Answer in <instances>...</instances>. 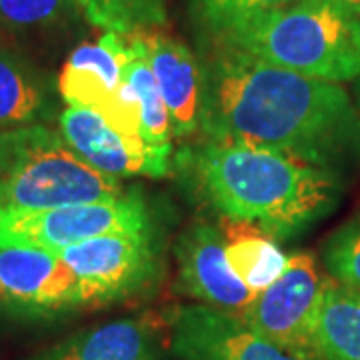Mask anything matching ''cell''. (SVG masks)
<instances>
[{
	"mask_svg": "<svg viewBox=\"0 0 360 360\" xmlns=\"http://www.w3.org/2000/svg\"><path fill=\"white\" fill-rule=\"evenodd\" d=\"M198 60L205 139L281 150L338 172L360 160V115L340 84L219 40L202 39Z\"/></svg>",
	"mask_w": 360,
	"mask_h": 360,
	"instance_id": "obj_1",
	"label": "cell"
},
{
	"mask_svg": "<svg viewBox=\"0 0 360 360\" xmlns=\"http://www.w3.org/2000/svg\"><path fill=\"white\" fill-rule=\"evenodd\" d=\"M176 168L194 194L231 222H246L274 240L307 232L345 193L342 172L304 158L238 142L184 144Z\"/></svg>",
	"mask_w": 360,
	"mask_h": 360,
	"instance_id": "obj_2",
	"label": "cell"
},
{
	"mask_svg": "<svg viewBox=\"0 0 360 360\" xmlns=\"http://www.w3.org/2000/svg\"><path fill=\"white\" fill-rule=\"evenodd\" d=\"M208 40L324 82L360 78V16L328 0H296Z\"/></svg>",
	"mask_w": 360,
	"mask_h": 360,
	"instance_id": "obj_3",
	"label": "cell"
},
{
	"mask_svg": "<svg viewBox=\"0 0 360 360\" xmlns=\"http://www.w3.org/2000/svg\"><path fill=\"white\" fill-rule=\"evenodd\" d=\"M118 179L86 165L46 124L0 132V206L58 208L116 200Z\"/></svg>",
	"mask_w": 360,
	"mask_h": 360,
	"instance_id": "obj_4",
	"label": "cell"
},
{
	"mask_svg": "<svg viewBox=\"0 0 360 360\" xmlns=\"http://www.w3.org/2000/svg\"><path fill=\"white\" fill-rule=\"evenodd\" d=\"M153 229L148 206L139 191L116 200L58 208H4L0 206V248H34L63 252L90 238Z\"/></svg>",
	"mask_w": 360,
	"mask_h": 360,
	"instance_id": "obj_5",
	"label": "cell"
},
{
	"mask_svg": "<svg viewBox=\"0 0 360 360\" xmlns=\"http://www.w3.org/2000/svg\"><path fill=\"white\" fill-rule=\"evenodd\" d=\"M328 281L309 252H295L281 278L255 295L236 316L295 359L322 360L316 347V316Z\"/></svg>",
	"mask_w": 360,
	"mask_h": 360,
	"instance_id": "obj_6",
	"label": "cell"
},
{
	"mask_svg": "<svg viewBox=\"0 0 360 360\" xmlns=\"http://www.w3.org/2000/svg\"><path fill=\"white\" fill-rule=\"evenodd\" d=\"M129 40L104 32L96 42L80 44L66 58L56 82L66 106H82L103 116L118 132L141 139V110L134 92L122 80Z\"/></svg>",
	"mask_w": 360,
	"mask_h": 360,
	"instance_id": "obj_7",
	"label": "cell"
},
{
	"mask_svg": "<svg viewBox=\"0 0 360 360\" xmlns=\"http://www.w3.org/2000/svg\"><path fill=\"white\" fill-rule=\"evenodd\" d=\"M58 257L77 274L92 307L141 295L156 283L160 270L153 229L103 234L68 246Z\"/></svg>",
	"mask_w": 360,
	"mask_h": 360,
	"instance_id": "obj_8",
	"label": "cell"
},
{
	"mask_svg": "<svg viewBox=\"0 0 360 360\" xmlns=\"http://www.w3.org/2000/svg\"><path fill=\"white\" fill-rule=\"evenodd\" d=\"M92 307L77 274L54 252L0 248V312L44 321Z\"/></svg>",
	"mask_w": 360,
	"mask_h": 360,
	"instance_id": "obj_9",
	"label": "cell"
},
{
	"mask_svg": "<svg viewBox=\"0 0 360 360\" xmlns=\"http://www.w3.org/2000/svg\"><path fill=\"white\" fill-rule=\"evenodd\" d=\"M168 322L172 352L180 360H298L236 314L206 304L179 307Z\"/></svg>",
	"mask_w": 360,
	"mask_h": 360,
	"instance_id": "obj_10",
	"label": "cell"
},
{
	"mask_svg": "<svg viewBox=\"0 0 360 360\" xmlns=\"http://www.w3.org/2000/svg\"><path fill=\"white\" fill-rule=\"evenodd\" d=\"M179 266V290L200 304L240 314L255 298L234 274L226 258L222 229L196 220L182 232L174 245Z\"/></svg>",
	"mask_w": 360,
	"mask_h": 360,
	"instance_id": "obj_11",
	"label": "cell"
},
{
	"mask_svg": "<svg viewBox=\"0 0 360 360\" xmlns=\"http://www.w3.org/2000/svg\"><path fill=\"white\" fill-rule=\"evenodd\" d=\"M144 49L146 60L167 104L174 139H191L200 132V60L184 42L168 34L142 30L134 34Z\"/></svg>",
	"mask_w": 360,
	"mask_h": 360,
	"instance_id": "obj_12",
	"label": "cell"
},
{
	"mask_svg": "<svg viewBox=\"0 0 360 360\" xmlns=\"http://www.w3.org/2000/svg\"><path fill=\"white\" fill-rule=\"evenodd\" d=\"M58 132L86 165L112 179L146 174L155 179L153 158L142 139H132L103 116L82 106H66L58 116Z\"/></svg>",
	"mask_w": 360,
	"mask_h": 360,
	"instance_id": "obj_13",
	"label": "cell"
},
{
	"mask_svg": "<svg viewBox=\"0 0 360 360\" xmlns=\"http://www.w3.org/2000/svg\"><path fill=\"white\" fill-rule=\"evenodd\" d=\"M162 347L153 324L118 319L78 330L30 360H160Z\"/></svg>",
	"mask_w": 360,
	"mask_h": 360,
	"instance_id": "obj_14",
	"label": "cell"
},
{
	"mask_svg": "<svg viewBox=\"0 0 360 360\" xmlns=\"http://www.w3.org/2000/svg\"><path fill=\"white\" fill-rule=\"evenodd\" d=\"M51 78L25 54L0 46V132L49 124L58 101Z\"/></svg>",
	"mask_w": 360,
	"mask_h": 360,
	"instance_id": "obj_15",
	"label": "cell"
},
{
	"mask_svg": "<svg viewBox=\"0 0 360 360\" xmlns=\"http://www.w3.org/2000/svg\"><path fill=\"white\" fill-rule=\"evenodd\" d=\"M129 40V60L122 68V80L134 92L141 110V139L146 144L155 179L167 176L170 170V158H172V130H170V118H168L167 104L162 101V94L158 90L156 78L146 60L144 49L139 39L132 34L127 37Z\"/></svg>",
	"mask_w": 360,
	"mask_h": 360,
	"instance_id": "obj_16",
	"label": "cell"
},
{
	"mask_svg": "<svg viewBox=\"0 0 360 360\" xmlns=\"http://www.w3.org/2000/svg\"><path fill=\"white\" fill-rule=\"evenodd\" d=\"M322 360H360V288L328 281L316 316Z\"/></svg>",
	"mask_w": 360,
	"mask_h": 360,
	"instance_id": "obj_17",
	"label": "cell"
},
{
	"mask_svg": "<svg viewBox=\"0 0 360 360\" xmlns=\"http://www.w3.org/2000/svg\"><path fill=\"white\" fill-rule=\"evenodd\" d=\"M222 234L229 264L250 292L258 295L281 278L288 257L274 238L246 222H231Z\"/></svg>",
	"mask_w": 360,
	"mask_h": 360,
	"instance_id": "obj_18",
	"label": "cell"
},
{
	"mask_svg": "<svg viewBox=\"0 0 360 360\" xmlns=\"http://www.w3.org/2000/svg\"><path fill=\"white\" fill-rule=\"evenodd\" d=\"M80 14L104 32L132 37L142 30L167 25L165 0H72Z\"/></svg>",
	"mask_w": 360,
	"mask_h": 360,
	"instance_id": "obj_19",
	"label": "cell"
},
{
	"mask_svg": "<svg viewBox=\"0 0 360 360\" xmlns=\"http://www.w3.org/2000/svg\"><path fill=\"white\" fill-rule=\"evenodd\" d=\"M292 2L296 0H188V14L202 39H217Z\"/></svg>",
	"mask_w": 360,
	"mask_h": 360,
	"instance_id": "obj_20",
	"label": "cell"
},
{
	"mask_svg": "<svg viewBox=\"0 0 360 360\" xmlns=\"http://www.w3.org/2000/svg\"><path fill=\"white\" fill-rule=\"evenodd\" d=\"M80 11L72 0H0V25L14 32H46L66 26Z\"/></svg>",
	"mask_w": 360,
	"mask_h": 360,
	"instance_id": "obj_21",
	"label": "cell"
},
{
	"mask_svg": "<svg viewBox=\"0 0 360 360\" xmlns=\"http://www.w3.org/2000/svg\"><path fill=\"white\" fill-rule=\"evenodd\" d=\"M322 260L336 283L360 288V214L328 236Z\"/></svg>",
	"mask_w": 360,
	"mask_h": 360,
	"instance_id": "obj_22",
	"label": "cell"
},
{
	"mask_svg": "<svg viewBox=\"0 0 360 360\" xmlns=\"http://www.w3.org/2000/svg\"><path fill=\"white\" fill-rule=\"evenodd\" d=\"M328 2H333V4L340 6V8H345V11H348V13L360 16V0H328Z\"/></svg>",
	"mask_w": 360,
	"mask_h": 360,
	"instance_id": "obj_23",
	"label": "cell"
}]
</instances>
